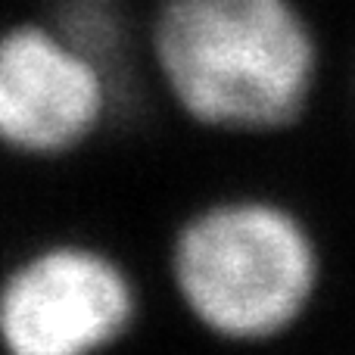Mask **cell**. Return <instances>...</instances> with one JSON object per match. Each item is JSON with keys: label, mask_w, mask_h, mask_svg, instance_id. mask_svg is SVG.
<instances>
[{"label": "cell", "mask_w": 355, "mask_h": 355, "mask_svg": "<svg viewBox=\"0 0 355 355\" xmlns=\"http://www.w3.org/2000/svg\"><path fill=\"white\" fill-rule=\"evenodd\" d=\"M153 56L184 116L240 137L296 128L324 69L318 28L300 0H162Z\"/></svg>", "instance_id": "1"}, {"label": "cell", "mask_w": 355, "mask_h": 355, "mask_svg": "<svg viewBox=\"0 0 355 355\" xmlns=\"http://www.w3.org/2000/svg\"><path fill=\"white\" fill-rule=\"evenodd\" d=\"M184 309L231 343H268L293 331L324 287L315 227L275 196H227L193 212L172 246Z\"/></svg>", "instance_id": "2"}, {"label": "cell", "mask_w": 355, "mask_h": 355, "mask_svg": "<svg viewBox=\"0 0 355 355\" xmlns=\"http://www.w3.org/2000/svg\"><path fill=\"white\" fill-rule=\"evenodd\" d=\"M135 284L87 246H53L0 287V343L10 355H94L128 331Z\"/></svg>", "instance_id": "3"}, {"label": "cell", "mask_w": 355, "mask_h": 355, "mask_svg": "<svg viewBox=\"0 0 355 355\" xmlns=\"http://www.w3.org/2000/svg\"><path fill=\"white\" fill-rule=\"evenodd\" d=\"M112 75L56 28L22 25L0 35V141L22 153H62L100 125Z\"/></svg>", "instance_id": "4"}]
</instances>
